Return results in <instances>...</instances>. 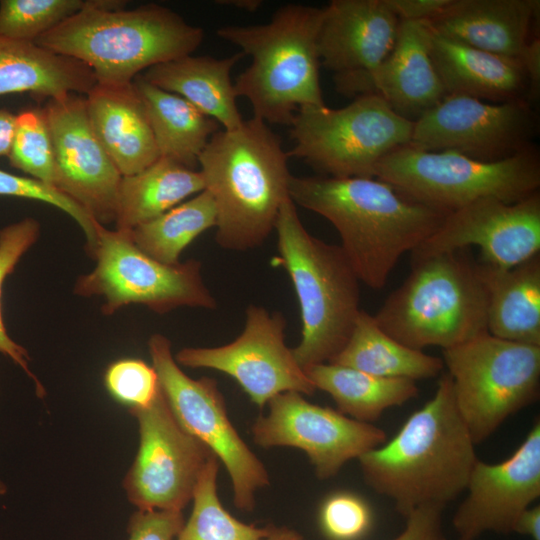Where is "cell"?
Segmentation results:
<instances>
[{
	"instance_id": "cell-1",
	"label": "cell",
	"mask_w": 540,
	"mask_h": 540,
	"mask_svg": "<svg viewBox=\"0 0 540 540\" xmlns=\"http://www.w3.org/2000/svg\"><path fill=\"white\" fill-rule=\"evenodd\" d=\"M289 195L336 228L360 282L372 289L383 288L400 257L428 239L448 214L378 178L292 176Z\"/></svg>"
},
{
	"instance_id": "cell-2",
	"label": "cell",
	"mask_w": 540,
	"mask_h": 540,
	"mask_svg": "<svg viewBox=\"0 0 540 540\" xmlns=\"http://www.w3.org/2000/svg\"><path fill=\"white\" fill-rule=\"evenodd\" d=\"M358 460L366 484L404 516L424 505L446 506L464 492L478 459L449 374L391 440Z\"/></svg>"
},
{
	"instance_id": "cell-3",
	"label": "cell",
	"mask_w": 540,
	"mask_h": 540,
	"mask_svg": "<svg viewBox=\"0 0 540 540\" xmlns=\"http://www.w3.org/2000/svg\"><path fill=\"white\" fill-rule=\"evenodd\" d=\"M288 157L277 135L254 116L210 138L198 165L216 204L220 247L246 251L266 241L290 198Z\"/></svg>"
},
{
	"instance_id": "cell-4",
	"label": "cell",
	"mask_w": 540,
	"mask_h": 540,
	"mask_svg": "<svg viewBox=\"0 0 540 540\" xmlns=\"http://www.w3.org/2000/svg\"><path fill=\"white\" fill-rule=\"evenodd\" d=\"M203 30L158 5L101 10L84 0L82 9L35 43L88 66L98 83H131L143 70L191 55Z\"/></svg>"
},
{
	"instance_id": "cell-5",
	"label": "cell",
	"mask_w": 540,
	"mask_h": 540,
	"mask_svg": "<svg viewBox=\"0 0 540 540\" xmlns=\"http://www.w3.org/2000/svg\"><path fill=\"white\" fill-rule=\"evenodd\" d=\"M323 8L302 4L280 7L267 24L223 26L217 35L252 59L235 80L237 97H246L254 117L291 125L300 107L325 105L320 87L317 37Z\"/></svg>"
},
{
	"instance_id": "cell-6",
	"label": "cell",
	"mask_w": 540,
	"mask_h": 540,
	"mask_svg": "<svg viewBox=\"0 0 540 540\" xmlns=\"http://www.w3.org/2000/svg\"><path fill=\"white\" fill-rule=\"evenodd\" d=\"M280 262L295 289L302 322L292 349L305 370L330 362L344 347L360 309V280L340 245L311 235L286 199L275 224Z\"/></svg>"
},
{
	"instance_id": "cell-7",
	"label": "cell",
	"mask_w": 540,
	"mask_h": 540,
	"mask_svg": "<svg viewBox=\"0 0 540 540\" xmlns=\"http://www.w3.org/2000/svg\"><path fill=\"white\" fill-rule=\"evenodd\" d=\"M465 250L412 260L410 274L373 316L380 328L417 350H444L486 333V290Z\"/></svg>"
},
{
	"instance_id": "cell-8",
	"label": "cell",
	"mask_w": 540,
	"mask_h": 540,
	"mask_svg": "<svg viewBox=\"0 0 540 540\" xmlns=\"http://www.w3.org/2000/svg\"><path fill=\"white\" fill-rule=\"evenodd\" d=\"M375 178L412 200L450 213L481 198L514 203L538 192L540 158L534 147L507 159L484 162L407 144L380 160Z\"/></svg>"
},
{
	"instance_id": "cell-9",
	"label": "cell",
	"mask_w": 540,
	"mask_h": 540,
	"mask_svg": "<svg viewBox=\"0 0 540 540\" xmlns=\"http://www.w3.org/2000/svg\"><path fill=\"white\" fill-rule=\"evenodd\" d=\"M295 141L287 153L324 176L375 178L380 160L409 144L414 122L394 112L377 94L355 97L345 107H300L290 125Z\"/></svg>"
},
{
	"instance_id": "cell-10",
	"label": "cell",
	"mask_w": 540,
	"mask_h": 540,
	"mask_svg": "<svg viewBox=\"0 0 540 540\" xmlns=\"http://www.w3.org/2000/svg\"><path fill=\"white\" fill-rule=\"evenodd\" d=\"M458 411L473 442L490 437L539 397L540 346L488 332L443 350Z\"/></svg>"
},
{
	"instance_id": "cell-11",
	"label": "cell",
	"mask_w": 540,
	"mask_h": 540,
	"mask_svg": "<svg viewBox=\"0 0 540 540\" xmlns=\"http://www.w3.org/2000/svg\"><path fill=\"white\" fill-rule=\"evenodd\" d=\"M89 254L96 266L77 279L74 293L102 296L105 315L129 304H142L160 314L183 306L216 308L198 260L161 263L135 245L130 230H109L98 223L96 243Z\"/></svg>"
},
{
	"instance_id": "cell-12",
	"label": "cell",
	"mask_w": 540,
	"mask_h": 540,
	"mask_svg": "<svg viewBox=\"0 0 540 540\" xmlns=\"http://www.w3.org/2000/svg\"><path fill=\"white\" fill-rule=\"evenodd\" d=\"M148 350L160 387L178 422L222 462L231 480L234 505L252 511L256 493L269 484V475L231 423L216 381L186 375L172 355L171 342L162 334L150 337Z\"/></svg>"
},
{
	"instance_id": "cell-13",
	"label": "cell",
	"mask_w": 540,
	"mask_h": 540,
	"mask_svg": "<svg viewBox=\"0 0 540 540\" xmlns=\"http://www.w3.org/2000/svg\"><path fill=\"white\" fill-rule=\"evenodd\" d=\"M129 413L139 447L123 480L127 499L138 510L182 511L213 452L181 426L161 387L148 406Z\"/></svg>"
},
{
	"instance_id": "cell-14",
	"label": "cell",
	"mask_w": 540,
	"mask_h": 540,
	"mask_svg": "<svg viewBox=\"0 0 540 540\" xmlns=\"http://www.w3.org/2000/svg\"><path fill=\"white\" fill-rule=\"evenodd\" d=\"M537 127V116L528 100L490 103L447 95L414 122L409 145L494 162L533 147Z\"/></svg>"
},
{
	"instance_id": "cell-15",
	"label": "cell",
	"mask_w": 540,
	"mask_h": 540,
	"mask_svg": "<svg viewBox=\"0 0 540 540\" xmlns=\"http://www.w3.org/2000/svg\"><path fill=\"white\" fill-rule=\"evenodd\" d=\"M286 321L280 312L250 304L241 334L218 347H187L175 355L178 365L223 372L264 407L274 396L294 391L312 395L316 388L285 344Z\"/></svg>"
},
{
	"instance_id": "cell-16",
	"label": "cell",
	"mask_w": 540,
	"mask_h": 540,
	"mask_svg": "<svg viewBox=\"0 0 540 540\" xmlns=\"http://www.w3.org/2000/svg\"><path fill=\"white\" fill-rule=\"evenodd\" d=\"M267 404L268 413L252 426L254 442L263 448L304 451L321 480L335 476L349 460L387 441L383 429L310 403L298 392L280 393Z\"/></svg>"
},
{
	"instance_id": "cell-17",
	"label": "cell",
	"mask_w": 540,
	"mask_h": 540,
	"mask_svg": "<svg viewBox=\"0 0 540 540\" xmlns=\"http://www.w3.org/2000/svg\"><path fill=\"white\" fill-rule=\"evenodd\" d=\"M477 246L480 261L511 268L540 254V193L514 203L477 199L448 213L440 227L414 249L412 260Z\"/></svg>"
},
{
	"instance_id": "cell-18",
	"label": "cell",
	"mask_w": 540,
	"mask_h": 540,
	"mask_svg": "<svg viewBox=\"0 0 540 540\" xmlns=\"http://www.w3.org/2000/svg\"><path fill=\"white\" fill-rule=\"evenodd\" d=\"M43 111L54 147V187L97 223L115 222L122 175L91 127L85 98L50 99Z\"/></svg>"
},
{
	"instance_id": "cell-19",
	"label": "cell",
	"mask_w": 540,
	"mask_h": 540,
	"mask_svg": "<svg viewBox=\"0 0 540 540\" xmlns=\"http://www.w3.org/2000/svg\"><path fill=\"white\" fill-rule=\"evenodd\" d=\"M457 508L453 527L458 540H477L486 532L512 533L518 516L540 496V422L506 460H477Z\"/></svg>"
},
{
	"instance_id": "cell-20",
	"label": "cell",
	"mask_w": 540,
	"mask_h": 540,
	"mask_svg": "<svg viewBox=\"0 0 540 540\" xmlns=\"http://www.w3.org/2000/svg\"><path fill=\"white\" fill-rule=\"evenodd\" d=\"M334 83L346 96L377 94L413 122L447 96L430 56L429 30L417 21H400L390 54L375 69L334 77Z\"/></svg>"
},
{
	"instance_id": "cell-21",
	"label": "cell",
	"mask_w": 540,
	"mask_h": 540,
	"mask_svg": "<svg viewBox=\"0 0 540 540\" xmlns=\"http://www.w3.org/2000/svg\"><path fill=\"white\" fill-rule=\"evenodd\" d=\"M400 20L385 0H333L317 37L320 64L334 77L369 72L390 54Z\"/></svg>"
},
{
	"instance_id": "cell-22",
	"label": "cell",
	"mask_w": 540,
	"mask_h": 540,
	"mask_svg": "<svg viewBox=\"0 0 540 540\" xmlns=\"http://www.w3.org/2000/svg\"><path fill=\"white\" fill-rule=\"evenodd\" d=\"M539 12V0H450L423 23L441 36L519 60Z\"/></svg>"
},
{
	"instance_id": "cell-23",
	"label": "cell",
	"mask_w": 540,
	"mask_h": 540,
	"mask_svg": "<svg viewBox=\"0 0 540 540\" xmlns=\"http://www.w3.org/2000/svg\"><path fill=\"white\" fill-rule=\"evenodd\" d=\"M85 100L91 127L122 176L136 174L160 158L133 82H97Z\"/></svg>"
},
{
	"instance_id": "cell-24",
	"label": "cell",
	"mask_w": 540,
	"mask_h": 540,
	"mask_svg": "<svg viewBox=\"0 0 540 540\" xmlns=\"http://www.w3.org/2000/svg\"><path fill=\"white\" fill-rule=\"evenodd\" d=\"M429 52L447 95L490 103L528 100V79L517 59L471 47L431 30Z\"/></svg>"
},
{
	"instance_id": "cell-25",
	"label": "cell",
	"mask_w": 540,
	"mask_h": 540,
	"mask_svg": "<svg viewBox=\"0 0 540 540\" xmlns=\"http://www.w3.org/2000/svg\"><path fill=\"white\" fill-rule=\"evenodd\" d=\"M238 52L226 58L187 55L155 65L140 75L146 82L186 99L213 118L224 130L241 126L231 71L244 57Z\"/></svg>"
},
{
	"instance_id": "cell-26",
	"label": "cell",
	"mask_w": 540,
	"mask_h": 540,
	"mask_svg": "<svg viewBox=\"0 0 540 540\" xmlns=\"http://www.w3.org/2000/svg\"><path fill=\"white\" fill-rule=\"evenodd\" d=\"M477 263L487 295V332L540 346V254L505 269Z\"/></svg>"
},
{
	"instance_id": "cell-27",
	"label": "cell",
	"mask_w": 540,
	"mask_h": 540,
	"mask_svg": "<svg viewBox=\"0 0 540 540\" xmlns=\"http://www.w3.org/2000/svg\"><path fill=\"white\" fill-rule=\"evenodd\" d=\"M97 83L82 62L54 53L35 42L0 36V95L30 93L37 98L87 94Z\"/></svg>"
},
{
	"instance_id": "cell-28",
	"label": "cell",
	"mask_w": 540,
	"mask_h": 540,
	"mask_svg": "<svg viewBox=\"0 0 540 540\" xmlns=\"http://www.w3.org/2000/svg\"><path fill=\"white\" fill-rule=\"evenodd\" d=\"M133 84L143 102L160 157L196 170L210 138L219 131L216 120L183 97L146 82Z\"/></svg>"
},
{
	"instance_id": "cell-29",
	"label": "cell",
	"mask_w": 540,
	"mask_h": 540,
	"mask_svg": "<svg viewBox=\"0 0 540 540\" xmlns=\"http://www.w3.org/2000/svg\"><path fill=\"white\" fill-rule=\"evenodd\" d=\"M204 189L200 171L160 157L142 171L122 176L116 204V229L132 230Z\"/></svg>"
},
{
	"instance_id": "cell-30",
	"label": "cell",
	"mask_w": 540,
	"mask_h": 540,
	"mask_svg": "<svg viewBox=\"0 0 540 540\" xmlns=\"http://www.w3.org/2000/svg\"><path fill=\"white\" fill-rule=\"evenodd\" d=\"M328 363L365 373L413 381L438 376L442 358L410 348L384 332L373 315L361 310L351 335L340 352Z\"/></svg>"
},
{
	"instance_id": "cell-31",
	"label": "cell",
	"mask_w": 540,
	"mask_h": 540,
	"mask_svg": "<svg viewBox=\"0 0 540 540\" xmlns=\"http://www.w3.org/2000/svg\"><path fill=\"white\" fill-rule=\"evenodd\" d=\"M316 389L328 393L342 414L366 423L384 411L415 398L416 381L386 378L334 363L313 365L304 370Z\"/></svg>"
},
{
	"instance_id": "cell-32",
	"label": "cell",
	"mask_w": 540,
	"mask_h": 540,
	"mask_svg": "<svg viewBox=\"0 0 540 540\" xmlns=\"http://www.w3.org/2000/svg\"><path fill=\"white\" fill-rule=\"evenodd\" d=\"M217 208L211 193L204 189L160 216L132 230L135 245L153 259L167 264L180 263L182 251L201 233L215 227Z\"/></svg>"
},
{
	"instance_id": "cell-33",
	"label": "cell",
	"mask_w": 540,
	"mask_h": 540,
	"mask_svg": "<svg viewBox=\"0 0 540 540\" xmlns=\"http://www.w3.org/2000/svg\"><path fill=\"white\" fill-rule=\"evenodd\" d=\"M220 461L212 455L193 493V508L175 540H264L269 526L245 524L221 504L217 493Z\"/></svg>"
},
{
	"instance_id": "cell-34",
	"label": "cell",
	"mask_w": 540,
	"mask_h": 540,
	"mask_svg": "<svg viewBox=\"0 0 540 540\" xmlns=\"http://www.w3.org/2000/svg\"><path fill=\"white\" fill-rule=\"evenodd\" d=\"M7 157L12 167L54 186V147L43 108L24 110L16 115Z\"/></svg>"
},
{
	"instance_id": "cell-35",
	"label": "cell",
	"mask_w": 540,
	"mask_h": 540,
	"mask_svg": "<svg viewBox=\"0 0 540 540\" xmlns=\"http://www.w3.org/2000/svg\"><path fill=\"white\" fill-rule=\"evenodd\" d=\"M84 0H1L0 36L35 42L78 13Z\"/></svg>"
},
{
	"instance_id": "cell-36",
	"label": "cell",
	"mask_w": 540,
	"mask_h": 540,
	"mask_svg": "<svg viewBox=\"0 0 540 540\" xmlns=\"http://www.w3.org/2000/svg\"><path fill=\"white\" fill-rule=\"evenodd\" d=\"M39 236L40 224L31 217L12 223L0 230V353L9 357L22 368L33 381L37 396L42 398L45 396V388L29 367V353L8 335L1 310L5 279L14 271L22 256L36 243Z\"/></svg>"
},
{
	"instance_id": "cell-37",
	"label": "cell",
	"mask_w": 540,
	"mask_h": 540,
	"mask_svg": "<svg viewBox=\"0 0 540 540\" xmlns=\"http://www.w3.org/2000/svg\"><path fill=\"white\" fill-rule=\"evenodd\" d=\"M109 394L129 408L148 406L160 389L153 366L137 358H123L111 363L104 374Z\"/></svg>"
},
{
	"instance_id": "cell-38",
	"label": "cell",
	"mask_w": 540,
	"mask_h": 540,
	"mask_svg": "<svg viewBox=\"0 0 540 540\" xmlns=\"http://www.w3.org/2000/svg\"><path fill=\"white\" fill-rule=\"evenodd\" d=\"M0 196L41 201L61 209L81 227L86 237L87 252L93 249L98 223L80 205L54 186L32 177L19 176L0 169Z\"/></svg>"
},
{
	"instance_id": "cell-39",
	"label": "cell",
	"mask_w": 540,
	"mask_h": 540,
	"mask_svg": "<svg viewBox=\"0 0 540 540\" xmlns=\"http://www.w3.org/2000/svg\"><path fill=\"white\" fill-rule=\"evenodd\" d=\"M370 522L369 507L353 494L329 497L320 512L322 530L331 540H356L367 531Z\"/></svg>"
},
{
	"instance_id": "cell-40",
	"label": "cell",
	"mask_w": 540,
	"mask_h": 540,
	"mask_svg": "<svg viewBox=\"0 0 540 540\" xmlns=\"http://www.w3.org/2000/svg\"><path fill=\"white\" fill-rule=\"evenodd\" d=\"M184 522L182 511L137 509L129 519L127 540H175Z\"/></svg>"
},
{
	"instance_id": "cell-41",
	"label": "cell",
	"mask_w": 540,
	"mask_h": 540,
	"mask_svg": "<svg viewBox=\"0 0 540 540\" xmlns=\"http://www.w3.org/2000/svg\"><path fill=\"white\" fill-rule=\"evenodd\" d=\"M445 506L429 504L409 512L403 531L393 540H445L442 514Z\"/></svg>"
},
{
	"instance_id": "cell-42",
	"label": "cell",
	"mask_w": 540,
	"mask_h": 540,
	"mask_svg": "<svg viewBox=\"0 0 540 540\" xmlns=\"http://www.w3.org/2000/svg\"><path fill=\"white\" fill-rule=\"evenodd\" d=\"M450 0H385L400 21L425 22L440 12Z\"/></svg>"
},
{
	"instance_id": "cell-43",
	"label": "cell",
	"mask_w": 540,
	"mask_h": 540,
	"mask_svg": "<svg viewBox=\"0 0 540 540\" xmlns=\"http://www.w3.org/2000/svg\"><path fill=\"white\" fill-rule=\"evenodd\" d=\"M519 61L528 79V101L538 98L540 88V37L534 36L522 52Z\"/></svg>"
},
{
	"instance_id": "cell-44",
	"label": "cell",
	"mask_w": 540,
	"mask_h": 540,
	"mask_svg": "<svg viewBox=\"0 0 540 540\" xmlns=\"http://www.w3.org/2000/svg\"><path fill=\"white\" fill-rule=\"evenodd\" d=\"M512 532L540 540V505L525 509L516 519Z\"/></svg>"
},
{
	"instance_id": "cell-45",
	"label": "cell",
	"mask_w": 540,
	"mask_h": 540,
	"mask_svg": "<svg viewBox=\"0 0 540 540\" xmlns=\"http://www.w3.org/2000/svg\"><path fill=\"white\" fill-rule=\"evenodd\" d=\"M16 115L5 109H0V157L8 156L14 131Z\"/></svg>"
},
{
	"instance_id": "cell-46",
	"label": "cell",
	"mask_w": 540,
	"mask_h": 540,
	"mask_svg": "<svg viewBox=\"0 0 540 540\" xmlns=\"http://www.w3.org/2000/svg\"><path fill=\"white\" fill-rule=\"evenodd\" d=\"M264 540H303V536L294 529L269 525V531Z\"/></svg>"
},
{
	"instance_id": "cell-47",
	"label": "cell",
	"mask_w": 540,
	"mask_h": 540,
	"mask_svg": "<svg viewBox=\"0 0 540 540\" xmlns=\"http://www.w3.org/2000/svg\"><path fill=\"white\" fill-rule=\"evenodd\" d=\"M217 3L233 6L249 12L256 11L262 5V1L260 0H225L217 1Z\"/></svg>"
},
{
	"instance_id": "cell-48",
	"label": "cell",
	"mask_w": 540,
	"mask_h": 540,
	"mask_svg": "<svg viewBox=\"0 0 540 540\" xmlns=\"http://www.w3.org/2000/svg\"><path fill=\"white\" fill-rule=\"evenodd\" d=\"M7 492L6 484L0 480V495H4Z\"/></svg>"
}]
</instances>
